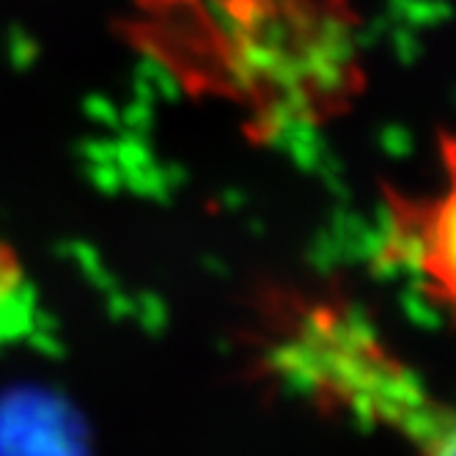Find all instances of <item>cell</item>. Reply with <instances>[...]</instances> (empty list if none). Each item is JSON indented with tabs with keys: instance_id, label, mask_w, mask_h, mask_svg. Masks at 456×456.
Wrapping results in <instances>:
<instances>
[{
	"instance_id": "cell-1",
	"label": "cell",
	"mask_w": 456,
	"mask_h": 456,
	"mask_svg": "<svg viewBox=\"0 0 456 456\" xmlns=\"http://www.w3.org/2000/svg\"><path fill=\"white\" fill-rule=\"evenodd\" d=\"M270 369L291 394L399 437L412 456H456V402L349 303L289 305L270 338Z\"/></svg>"
},
{
	"instance_id": "cell-2",
	"label": "cell",
	"mask_w": 456,
	"mask_h": 456,
	"mask_svg": "<svg viewBox=\"0 0 456 456\" xmlns=\"http://www.w3.org/2000/svg\"><path fill=\"white\" fill-rule=\"evenodd\" d=\"M443 151V187L427 199H394L390 240L423 291L456 319V141Z\"/></svg>"
},
{
	"instance_id": "cell-3",
	"label": "cell",
	"mask_w": 456,
	"mask_h": 456,
	"mask_svg": "<svg viewBox=\"0 0 456 456\" xmlns=\"http://www.w3.org/2000/svg\"><path fill=\"white\" fill-rule=\"evenodd\" d=\"M25 291V278L17 256L0 242V336L6 333L14 305H20V295Z\"/></svg>"
}]
</instances>
